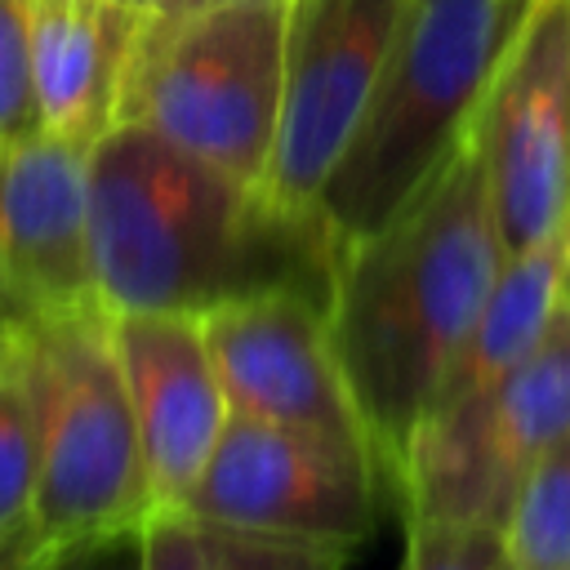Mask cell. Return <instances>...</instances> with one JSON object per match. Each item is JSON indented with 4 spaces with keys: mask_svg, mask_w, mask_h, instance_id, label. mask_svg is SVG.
<instances>
[{
    "mask_svg": "<svg viewBox=\"0 0 570 570\" xmlns=\"http://www.w3.org/2000/svg\"><path fill=\"white\" fill-rule=\"evenodd\" d=\"M89 272L107 316H209L254 294L330 312L338 245L321 214L276 209L156 129L116 120L89 147Z\"/></svg>",
    "mask_w": 570,
    "mask_h": 570,
    "instance_id": "cell-1",
    "label": "cell"
},
{
    "mask_svg": "<svg viewBox=\"0 0 570 570\" xmlns=\"http://www.w3.org/2000/svg\"><path fill=\"white\" fill-rule=\"evenodd\" d=\"M503 258L472 129L379 232L338 249L325 321L383 494L396 490L405 454Z\"/></svg>",
    "mask_w": 570,
    "mask_h": 570,
    "instance_id": "cell-2",
    "label": "cell"
},
{
    "mask_svg": "<svg viewBox=\"0 0 570 570\" xmlns=\"http://www.w3.org/2000/svg\"><path fill=\"white\" fill-rule=\"evenodd\" d=\"M534 0H405L383 76L316 214L334 245L379 232L472 129Z\"/></svg>",
    "mask_w": 570,
    "mask_h": 570,
    "instance_id": "cell-3",
    "label": "cell"
},
{
    "mask_svg": "<svg viewBox=\"0 0 570 570\" xmlns=\"http://www.w3.org/2000/svg\"><path fill=\"white\" fill-rule=\"evenodd\" d=\"M13 365L36 419V539L45 552L138 530L151 490L107 312L27 316Z\"/></svg>",
    "mask_w": 570,
    "mask_h": 570,
    "instance_id": "cell-4",
    "label": "cell"
},
{
    "mask_svg": "<svg viewBox=\"0 0 570 570\" xmlns=\"http://www.w3.org/2000/svg\"><path fill=\"white\" fill-rule=\"evenodd\" d=\"M285 76V0H218L191 13H142L125 53L116 120H134L263 187Z\"/></svg>",
    "mask_w": 570,
    "mask_h": 570,
    "instance_id": "cell-5",
    "label": "cell"
},
{
    "mask_svg": "<svg viewBox=\"0 0 570 570\" xmlns=\"http://www.w3.org/2000/svg\"><path fill=\"white\" fill-rule=\"evenodd\" d=\"M570 432V303L561 298L534 352L481 401L419 428L396 476L401 521L503 525L530 463Z\"/></svg>",
    "mask_w": 570,
    "mask_h": 570,
    "instance_id": "cell-6",
    "label": "cell"
},
{
    "mask_svg": "<svg viewBox=\"0 0 570 570\" xmlns=\"http://www.w3.org/2000/svg\"><path fill=\"white\" fill-rule=\"evenodd\" d=\"M379 499L383 481L370 454L249 414H227L183 512L232 534L352 552L374 530Z\"/></svg>",
    "mask_w": 570,
    "mask_h": 570,
    "instance_id": "cell-7",
    "label": "cell"
},
{
    "mask_svg": "<svg viewBox=\"0 0 570 570\" xmlns=\"http://www.w3.org/2000/svg\"><path fill=\"white\" fill-rule=\"evenodd\" d=\"M405 0H285L281 116L263 196L289 214L316 200L383 76Z\"/></svg>",
    "mask_w": 570,
    "mask_h": 570,
    "instance_id": "cell-8",
    "label": "cell"
},
{
    "mask_svg": "<svg viewBox=\"0 0 570 570\" xmlns=\"http://www.w3.org/2000/svg\"><path fill=\"white\" fill-rule=\"evenodd\" d=\"M503 254L570 214V0H534L472 120Z\"/></svg>",
    "mask_w": 570,
    "mask_h": 570,
    "instance_id": "cell-9",
    "label": "cell"
},
{
    "mask_svg": "<svg viewBox=\"0 0 570 570\" xmlns=\"http://www.w3.org/2000/svg\"><path fill=\"white\" fill-rule=\"evenodd\" d=\"M200 321L209 334L227 414L281 423L325 445L374 459L361 410L330 343L325 307L316 298L254 294L214 307Z\"/></svg>",
    "mask_w": 570,
    "mask_h": 570,
    "instance_id": "cell-10",
    "label": "cell"
},
{
    "mask_svg": "<svg viewBox=\"0 0 570 570\" xmlns=\"http://www.w3.org/2000/svg\"><path fill=\"white\" fill-rule=\"evenodd\" d=\"M0 289L18 321L94 303L89 142L31 129L0 142Z\"/></svg>",
    "mask_w": 570,
    "mask_h": 570,
    "instance_id": "cell-11",
    "label": "cell"
},
{
    "mask_svg": "<svg viewBox=\"0 0 570 570\" xmlns=\"http://www.w3.org/2000/svg\"><path fill=\"white\" fill-rule=\"evenodd\" d=\"M107 330L129 392L151 508H183L227 428L205 321L187 312H116Z\"/></svg>",
    "mask_w": 570,
    "mask_h": 570,
    "instance_id": "cell-12",
    "label": "cell"
},
{
    "mask_svg": "<svg viewBox=\"0 0 570 570\" xmlns=\"http://www.w3.org/2000/svg\"><path fill=\"white\" fill-rule=\"evenodd\" d=\"M142 9L120 0H31V94L49 134L89 142L116 125L125 53Z\"/></svg>",
    "mask_w": 570,
    "mask_h": 570,
    "instance_id": "cell-13",
    "label": "cell"
},
{
    "mask_svg": "<svg viewBox=\"0 0 570 570\" xmlns=\"http://www.w3.org/2000/svg\"><path fill=\"white\" fill-rule=\"evenodd\" d=\"M557 307H561V232L552 240H539V245L503 258L468 338L459 343V352L432 396L428 419L454 414V410L481 401L508 370H517L534 352V343L552 325Z\"/></svg>",
    "mask_w": 570,
    "mask_h": 570,
    "instance_id": "cell-14",
    "label": "cell"
},
{
    "mask_svg": "<svg viewBox=\"0 0 570 570\" xmlns=\"http://www.w3.org/2000/svg\"><path fill=\"white\" fill-rule=\"evenodd\" d=\"M499 534L508 570H570V432L530 463Z\"/></svg>",
    "mask_w": 570,
    "mask_h": 570,
    "instance_id": "cell-15",
    "label": "cell"
},
{
    "mask_svg": "<svg viewBox=\"0 0 570 570\" xmlns=\"http://www.w3.org/2000/svg\"><path fill=\"white\" fill-rule=\"evenodd\" d=\"M36 539V419L13 352L0 361V543Z\"/></svg>",
    "mask_w": 570,
    "mask_h": 570,
    "instance_id": "cell-16",
    "label": "cell"
},
{
    "mask_svg": "<svg viewBox=\"0 0 570 570\" xmlns=\"http://www.w3.org/2000/svg\"><path fill=\"white\" fill-rule=\"evenodd\" d=\"M401 570H508L503 534L476 521H405Z\"/></svg>",
    "mask_w": 570,
    "mask_h": 570,
    "instance_id": "cell-17",
    "label": "cell"
},
{
    "mask_svg": "<svg viewBox=\"0 0 570 570\" xmlns=\"http://www.w3.org/2000/svg\"><path fill=\"white\" fill-rule=\"evenodd\" d=\"M40 129L31 94V0H0V142Z\"/></svg>",
    "mask_w": 570,
    "mask_h": 570,
    "instance_id": "cell-18",
    "label": "cell"
},
{
    "mask_svg": "<svg viewBox=\"0 0 570 570\" xmlns=\"http://www.w3.org/2000/svg\"><path fill=\"white\" fill-rule=\"evenodd\" d=\"M138 570H218V543L183 508H151L138 525Z\"/></svg>",
    "mask_w": 570,
    "mask_h": 570,
    "instance_id": "cell-19",
    "label": "cell"
},
{
    "mask_svg": "<svg viewBox=\"0 0 570 570\" xmlns=\"http://www.w3.org/2000/svg\"><path fill=\"white\" fill-rule=\"evenodd\" d=\"M214 543H218V570H338L347 557L343 548H325V543H285V539H258L232 530H214Z\"/></svg>",
    "mask_w": 570,
    "mask_h": 570,
    "instance_id": "cell-20",
    "label": "cell"
},
{
    "mask_svg": "<svg viewBox=\"0 0 570 570\" xmlns=\"http://www.w3.org/2000/svg\"><path fill=\"white\" fill-rule=\"evenodd\" d=\"M40 570H138V530H120V534L53 552L45 557Z\"/></svg>",
    "mask_w": 570,
    "mask_h": 570,
    "instance_id": "cell-21",
    "label": "cell"
},
{
    "mask_svg": "<svg viewBox=\"0 0 570 570\" xmlns=\"http://www.w3.org/2000/svg\"><path fill=\"white\" fill-rule=\"evenodd\" d=\"M45 543L40 539H18V543H0V570H40L45 566Z\"/></svg>",
    "mask_w": 570,
    "mask_h": 570,
    "instance_id": "cell-22",
    "label": "cell"
},
{
    "mask_svg": "<svg viewBox=\"0 0 570 570\" xmlns=\"http://www.w3.org/2000/svg\"><path fill=\"white\" fill-rule=\"evenodd\" d=\"M561 298L570 303V214H566V227H561Z\"/></svg>",
    "mask_w": 570,
    "mask_h": 570,
    "instance_id": "cell-23",
    "label": "cell"
},
{
    "mask_svg": "<svg viewBox=\"0 0 570 570\" xmlns=\"http://www.w3.org/2000/svg\"><path fill=\"white\" fill-rule=\"evenodd\" d=\"M205 4H218V0H156L147 13H191V9H205Z\"/></svg>",
    "mask_w": 570,
    "mask_h": 570,
    "instance_id": "cell-24",
    "label": "cell"
},
{
    "mask_svg": "<svg viewBox=\"0 0 570 570\" xmlns=\"http://www.w3.org/2000/svg\"><path fill=\"white\" fill-rule=\"evenodd\" d=\"M18 325H22L18 316H0V361L13 352V343H18Z\"/></svg>",
    "mask_w": 570,
    "mask_h": 570,
    "instance_id": "cell-25",
    "label": "cell"
},
{
    "mask_svg": "<svg viewBox=\"0 0 570 570\" xmlns=\"http://www.w3.org/2000/svg\"><path fill=\"white\" fill-rule=\"evenodd\" d=\"M120 4H129V9H142V13H147V9L156 4V0H120Z\"/></svg>",
    "mask_w": 570,
    "mask_h": 570,
    "instance_id": "cell-26",
    "label": "cell"
}]
</instances>
